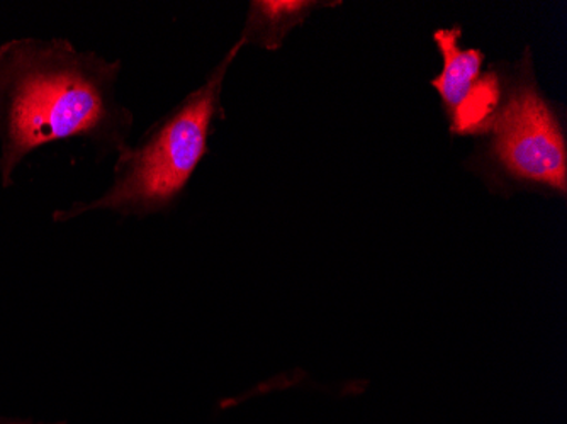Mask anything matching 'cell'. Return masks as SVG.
Returning <instances> with one entry per match:
<instances>
[{"mask_svg": "<svg viewBox=\"0 0 567 424\" xmlns=\"http://www.w3.org/2000/svg\"><path fill=\"white\" fill-rule=\"evenodd\" d=\"M123 62L66 40H12L0 46V178L41 146L91 142L102 155L127 145L135 116L117 101Z\"/></svg>", "mask_w": 567, "mask_h": 424, "instance_id": "6da1fadb", "label": "cell"}, {"mask_svg": "<svg viewBox=\"0 0 567 424\" xmlns=\"http://www.w3.org/2000/svg\"><path fill=\"white\" fill-rule=\"evenodd\" d=\"M244 46L238 38L197 91L152 124L135 145L127 143L116 153L113 184L106 193L91 203L56 210L53 218L65 223L107 210L123 218L145 219L171 210L208 155L213 124L225 114L221 94L226 73Z\"/></svg>", "mask_w": 567, "mask_h": 424, "instance_id": "7a4b0ae2", "label": "cell"}, {"mask_svg": "<svg viewBox=\"0 0 567 424\" xmlns=\"http://www.w3.org/2000/svg\"><path fill=\"white\" fill-rule=\"evenodd\" d=\"M484 135L489 155L506 177L520 184L567 194V146L564 131L534 81H524L499 102Z\"/></svg>", "mask_w": 567, "mask_h": 424, "instance_id": "3957f363", "label": "cell"}, {"mask_svg": "<svg viewBox=\"0 0 567 424\" xmlns=\"http://www.w3.org/2000/svg\"><path fill=\"white\" fill-rule=\"evenodd\" d=\"M461 37V28L433 33L444 66L432 87L441 95L452 133L484 135L502 102V85L496 73H483V53L476 48H462Z\"/></svg>", "mask_w": 567, "mask_h": 424, "instance_id": "277c9868", "label": "cell"}, {"mask_svg": "<svg viewBox=\"0 0 567 424\" xmlns=\"http://www.w3.org/2000/svg\"><path fill=\"white\" fill-rule=\"evenodd\" d=\"M320 6L311 0H254L240 40L262 50H279L289 33Z\"/></svg>", "mask_w": 567, "mask_h": 424, "instance_id": "5b68a950", "label": "cell"}]
</instances>
